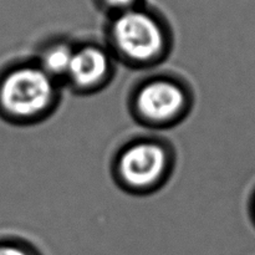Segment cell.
I'll return each mask as SVG.
<instances>
[{"label": "cell", "instance_id": "cell-1", "mask_svg": "<svg viewBox=\"0 0 255 255\" xmlns=\"http://www.w3.org/2000/svg\"><path fill=\"white\" fill-rule=\"evenodd\" d=\"M59 82L36 62L9 66L0 74V116L12 124H32L51 114Z\"/></svg>", "mask_w": 255, "mask_h": 255}, {"label": "cell", "instance_id": "cell-2", "mask_svg": "<svg viewBox=\"0 0 255 255\" xmlns=\"http://www.w3.org/2000/svg\"><path fill=\"white\" fill-rule=\"evenodd\" d=\"M112 55L132 67H149L164 59L168 36L152 14L138 9L120 12L110 29Z\"/></svg>", "mask_w": 255, "mask_h": 255}, {"label": "cell", "instance_id": "cell-3", "mask_svg": "<svg viewBox=\"0 0 255 255\" xmlns=\"http://www.w3.org/2000/svg\"><path fill=\"white\" fill-rule=\"evenodd\" d=\"M172 169V153L163 142L137 139L119 152L115 162L117 182L134 193H148L158 188Z\"/></svg>", "mask_w": 255, "mask_h": 255}, {"label": "cell", "instance_id": "cell-4", "mask_svg": "<svg viewBox=\"0 0 255 255\" xmlns=\"http://www.w3.org/2000/svg\"><path fill=\"white\" fill-rule=\"evenodd\" d=\"M132 106L142 124L164 128L183 119L191 107V95L171 77H153L137 87Z\"/></svg>", "mask_w": 255, "mask_h": 255}, {"label": "cell", "instance_id": "cell-5", "mask_svg": "<svg viewBox=\"0 0 255 255\" xmlns=\"http://www.w3.org/2000/svg\"><path fill=\"white\" fill-rule=\"evenodd\" d=\"M114 72V55L99 45L75 47L65 84L81 94L95 92L109 82Z\"/></svg>", "mask_w": 255, "mask_h": 255}, {"label": "cell", "instance_id": "cell-6", "mask_svg": "<svg viewBox=\"0 0 255 255\" xmlns=\"http://www.w3.org/2000/svg\"><path fill=\"white\" fill-rule=\"evenodd\" d=\"M75 45L70 42L55 41L42 47L39 57L35 62L56 82L66 81L72 57L75 52Z\"/></svg>", "mask_w": 255, "mask_h": 255}, {"label": "cell", "instance_id": "cell-7", "mask_svg": "<svg viewBox=\"0 0 255 255\" xmlns=\"http://www.w3.org/2000/svg\"><path fill=\"white\" fill-rule=\"evenodd\" d=\"M0 255H35L25 244L14 241H0Z\"/></svg>", "mask_w": 255, "mask_h": 255}, {"label": "cell", "instance_id": "cell-8", "mask_svg": "<svg viewBox=\"0 0 255 255\" xmlns=\"http://www.w3.org/2000/svg\"><path fill=\"white\" fill-rule=\"evenodd\" d=\"M106 5L120 10V11H126V10L133 9V4L137 0H104Z\"/></svg>", "mask_w": 255, "mask_h": 255}]
</instances>
